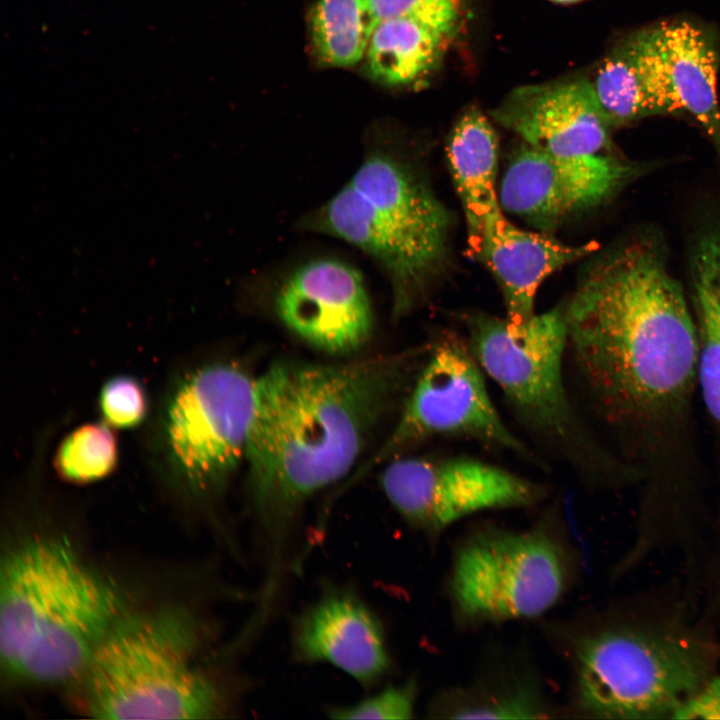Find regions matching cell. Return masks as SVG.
Segmentation results:
<instances>
[{"label":"cell","mask_w":720,"mask_h":720,"mask_svg":"<svg viewBox=\"0 0 720 720\" xmlns=\"http://www.w3.org/2000/svg\"><path fill=\"white\" fill-rule=\"evenodd\" d=\"M65 537L33 531L9 544L0 565V664L9 680L41 619Z\"/></svg>","instance_id":"ac0fdd59"},{"label":"cell","mask_w":720,"mask_h":720,"mask_svg":"<svg viewBox=\"0 0 720 720\" xmlns=\"http://www.w3.org/2000/svg\"><path fill=\"white\" fill-rule=\"evenodd\" d=\"M385 464L386 498L409 526L430 537L481 511L534 506L548 493L538 482L470 457L404 455Z\"/></svg>","instance_id":"8fae6325"},{"label":"cell","mask_w":720,"mask_h":720,"mask_svg":"<svg viewBox=\"0 0 720 720\" xmlns=\"http://www.w3.org/2000/svg\"><path fill=\"white\" fill-rule=\"evenodd\" d=\"M567 356L609 447L638 475V515L685 520L704 507L696 427V326L690 300L650 237L585 273L564 307Z\"/></svg>","instance_id":"6da1fadb"},{"label":"cell","mask_w":720,"mask_h":720,"mask_svg":"<svg viewBox=\"0 0 720 720\" xmlns=\"http://www.w3.org/2000/svg\"><path fill=\"white\" fill-rule=\"evenodd\" d=\"M116 429L102 420L80 424L58 442L51 467L65 483L87 485L110 477L118 468Z\"/></svg>","instance_id":"d4e9b609"},{"label":"cell","mask_w":720,"mask_h":720,"mask_svg":"<svg viewBox=\"0 0 720 720\" xmlns=\"http://www.w3.org/2000/svg\"><path fill=\"white\" fill-rule=\"evenodd\" d=\"M376 23L368 0H318L310 15L316 56L329 66L358 63L365 57Z\"/></svg>","instance_id":"cb8c5ba5"},{"label":"cell","mask_w":720,"mask_h":720,"mask_svg":"<svg viewBox=\"0 0 720 720\" xmlns=\"http://www.w3.org/2000/svg\"><path fill=\"white\" fill-rule=\"evenodd\" d=\"M462 320L471 353L538 446L592 488H637V473L592 430L570 398L564 307L534 314L521 325L484 313Z\"/></svg>","instance_id":"8992f818"},{"label":"cell","mask_w":720,"mask_h":720,"mask_svg":"<svg viewBox=\"0 0 720 720\" xmlns=\"http://www.w3.org/2000/svg\"><path fill=\"white\" fill-rule=\"evenodd\" d=\"M447 159L463 205L470 245L484 225L503 212L496 192L497 135L478 109H468L457 120L448 138Z\"/></svg>","instance_id":"ffe728a7"},{"label":"cell","mask_w":720,"mask_h":720,"mask_svg":"<svg viewBox=\"0 0 720 720\" xmlns=\"http://www.w3.org/2000/svg\"><path fill=\"white\" fill-rule=\"evenodd\" d=\"M551 1L561 3V4H570V3H576L581 0H551Z\"/></svg>","instance_id":"f546056e"},{"label":"cell","mask_w":720,"mask_h":720,"mask_svg":"<svg viewBox=\"0 0 720 720\" xmlns=\"http://www.w3.org/2000/svg\"><path fill=\"white\" fill-rule=\"evenodd\" d=\"M376 22L413 18L452 36L463 16L464 0H368Z\"/></svg>","instance_id":"4316f807"},{"label":"cell","mask_w":720,"mask_h":720,"mask_svg":"<svg viewBox=\"0 0 720 720\" xmlns=\"http://www.w3.org/2000/svg\"><path fill=\"white\" fill-rule=\"evenodd\" d=\"M256 378L223 359L180 361L169 373L144 433L148 466L183 508L209 513L245 461Z\"/></svg>","instance_id":"52a82bcc"},{"label":"cell","mask_w":720,"mask_h":720,"mask_svg":"<svg viewBox=\"0 0 720 720\" xmlns=\"http://www.w3.org/2000/svg\"><path fill=\"white\" fill-rule=\"evenodd\" d=\"M207 623L184 604L126 610L73 683L80 711L97 719H210L225 695L201 656Z\"/></svg>","instance_id":"5b68a950"},{"label":"cell","mask_w":720,"mask_h":720,"mask_svg":"<svg viewBox=\"0 0 720 720\" xmlns=\"http://www.w3.org/2000/svg\"><path fill=\"white\" fill-rule=\"evenodd\" d=\"M591 83L612 127L651 115L673 113L649 79L633 38L604 59Z\"/></svg>","instance_id":"603a6c76"},{"label":"cell","mask_w":720,"mask_h":720,"mask_svg":"<svg viewBox=\"0 0 720 720\" xmlns=\"http://www.w3.org/2000/svg\"><path fill=\"white\" fill-rule=\"evenodd\" d=\"M469 249L495 276L506 319L521 325L535 314V298L542 282L594 252L597 244L568 245L546 234L523 230L502 212L485 224Z\"/></svg>","instance_id":"e0dca14e"},{"label":"cell","mask_w":720,"mask_h":720,"mask_svg":"<svg viewBox=\"0 0 720 720\" xmlns=\"http://www.w3.org/2000/svg\"><path fill=\"white\" fill-rule=\"evenodd\" d=\"M299 662L326 663L370 686L391 667L383 627L352 590L325 591L297 616L291 632Z\"/></svg>","instance_id":"9a60e30c"},{"label":"cell","mask_w":720,"mask_h":720,"mask_svg":"<svg viewBox=\"0 0 720 720\" xmlns=\"http://www.w3.org/2000/svg\"><path fill=\"white\" fill-rule=\"evenodd\" d=\"M301 225L349 243L383 269L394 320L424 303L449 263L448 210L408 159L376 140L345 184Z\"/></svg>","instance_id":"277c9868"},{"label":"cell","mask_w":720,"mask_h":720,"mask_svg":"<svg viewBox=\"0 0 720 720\" xmlns=\"http://www.w3.org/2000/svg\"><path fill=\"white\" fill-rule=\"evenodd\" d=\"M450 37L413 18L378 21L365 54L367 70L381 83L409 84L435 68Z\"/></svg>","instance_id":"7402d4cb"},{"label":"cell","mask_w":720,"mask_h":720,"mask_svg":"<svg viewBox=\"0 0 720 720\" xmlns=\"http://www.w3.org/2000/svg\"><path fill=\"white\" fill-rule=\"evenodd\" d=\"M417 698L414 680L391 685L352 705L334 706L327 710L334 719H410Z\"/></svg>","instance_id":"83f0119b"},{"label":"cell","mask_w":720,"mask_h":720,"mask_svg":"<svg viewBox=\"0 0 720 720\" xmlns=\"http://www.w3.org/2000/svg\"><path fill=\"white\" fill-rule=\"evenodd\" d=\"M640 60L674 112L690 113L720 157L717 54L708 35L686 22L662 23L633 37Z\"/></svg>","instance_id":"2e32d148"},{"label":"cell","mask_w":720,"mask_h":720,"mask_svg":"<svg viewBox=\"0 0 720 720\" xmlns=\"http://www.w3.org/2000/svg\"><path fill=\"white\" fill-rule=\"evenodd\" d=\"M554 711L528 668L504 664L467 685L442 692L429 712L449 719H543L551 718Z\"/></svg>","instance_id":"44dd1931"},{"label":"cell","mask_w":720,"mask_h":720,"mask_svg":"<svg viewBox=\"0 0 720 720\" xmlns=\"http://www.w3.org/2000/svg\"><path fill=\"white\" fill-rule=\"evenodd\" d=\"M429 349L342 364L279 361L256 378L245 461L269 556H281L304 504L352 470L376 426L404 402Z\"/></svg>","instance_id":"7a4b0ae2"},{"label":"cell","mask_w":720,"mask_h":720,"mask_svg":"<svg viewBox=\"0 0 720 720\" xmlns=\"http://www.w3.org/2000/svg\"><path fill=\"white\" fill-rule=\"evenodd\" d=\"M444 436L472 439L546 468L502 420L465 337L449 331L430 342L395 426L376 453L357 470L355 478L377 465L408 455L428 440Z\"/></svg>","instance_id":"9c48e42d"},{"label":"cell","mask_w":720,"mask_h":720,"mask_svg":"<svg viewBox=\"0 0 720 720\" xmlns=\"http://www.w3.org/2000/svg\"><path fill=\"white\" fill-rule=\"evenodd\" d=\"M273 307L291 332L328 354L358 350L373 327L362 274L335 257H317L292 269L278 285Z\"/></svg>","instance_id":"4fadbf2b"},{"label":"cell","mask_w":720,"mask_h":720,"mask_svg":"<svg viewBox=\"0 0 720 720\" xmlns=\"http://www.w3.org/2000/svg\"><path fill=\"white\" fill-rule=\"evenodd\" d=\"M577 562L552 513L521 530L475 528L457 545L450 566L456 621L475 627L538 617L568 591Z\"/></svg>","instance_id":"ba28073f"},{"label":"cell","mask_w":720,"mask_h":720,"mask_svg":"<svg viewBox=\"0 0 720 720\" xmlns=\"http://www.w3.org/2000/svg\"><path fill=\"white\" fill-rule=\"evenodd\" d=\"M566 632L571 710L588 718H673L720 657L680 612L607 615Z\"/></svg>","instance_id":"3957f363"},{"label":"cell","mask_w":720,"mask_h":720,"mask_svg":"<svg viewBox=\"0 0 720 720\" xmlns=\"http://www.w3.org/2000/svg\"><path fill=\"white\" fill-rule=\"evenodd\" d=\"M97 408L101 420L114 429H135L148 422L153 405L146 385L131 374H117L102 384Z\"/></svg>","instance_id":"484cf974"},{"label":"cell","mask_w":720,"mask_h":720,"mask_svg":"<svg viewBox=\"0 0 720 720\" xmlns=\"http://www.w3.org/2000/svg\"><path fill=\"white\" fill-rule=\"evenodd\" d=\"M673 719L720 720V677H711L679 707Z\"/></svg>","instance_id":"f1b7e54d"},{"label":"cell","mask_w":720,"mask_h":720,"mask_svg":"<svg viewBox=\"0 0 720 720\" xmlns=\"http://www.w3.org/2000/svg\"><path fill=\"white\" fill-rule=\"evenodd\" d=\"M690 283L698 344V396L713 429L720 477V227L698 237L690 258Z\"/></svg>","instance_id":"d6986e66"},{"label":"cell","mask_w":720,"mask_h":720,"mask_svg":"<svg viewBox=\"0 0 720 720\" xmlns=\"http://www.w3.org/2000/svg\"><path fill=\"white\" fill-rule=\"evenodd\" d=\"M647 163L613 152L560 156L528 145L514 153L503 175L502 208L540 230L609 200L642 174Z\"/></svg>","instance_id":"7c38bea8"},{"label":"cell","mask_w":720,"mask_h":720,"mask_svg":"<svg viewBox=\"0 0 720 720\" xmlns=\"http://www.w3.org/2000/svg\"><path fill=\"white\" fill-rule=\"evenodd\" d=\"M524 144L560 156H587L611 150L612 127L591 80L574 77L520 86L491 112Z\"/></svg>","instance_id":"5bb4252c"},{"label":"cell","mask_w":720,"mask_h":720,"mask_svg":"<svg viewBox=\"0 0 720 720\" xmlns=\"http://www.w3.org/2000/svg\"><path fill=\"white\" fill-rule=\"evenodd\" d=\"M34 636L10 680L73 685L120 616L123 589L67 541Z\"/></svg>","instance_id":"30bf717a"}]
</instances>
